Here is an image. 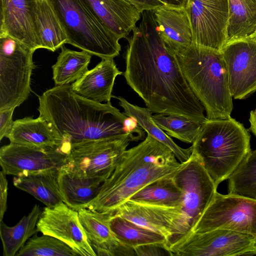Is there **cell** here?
Listing matches in <instances>:
<instances>
[{
    "label": "cell",
    "mask_w": 256,
    "mask_h": 256,
    "mask_svg": "<svg viewBox=\"0 0 256 256\" xmlns=\"http://www.w3.org/2000/svg\"><path fill=\"white\" fill-rule=\"evenodd\" d=\"M154 12L159 34L168 50L176 53L192 44L191 24L185 8L164 4Z\"/></svg>",
    "instance_id": "44dd1931"
},
{
    "label": "cell",
    "mask_w": 256,
    "mask_h": 256,
    "mask_svg": "<svg viewBox=\"0 0 256 256\" xmlns=\"http://www.w3.org/2000/svg\"><path fill=\"white\" fill-rule=\"evenodd\" d=\"M174 176L182 192V197L180 206L181 217L171 244L190 232L217 189L198 156L192 152L190 158L180 164Z\"/></svg>",
    "instance_id": "52a82bcc"
},
{
    "label": "cell",
    "mask_w": 256,
    "mask_h": 256,
    "mask_svg": "<svg viewBox=\"0 0 256 256\" xmlns=\"http://www.w3.org/2000/svg\"><path fill=\"white\" fill-rule=\"evenodd\" d=\"M6 174L2 170L0 174V221L2 220L4 216L7 208V198L8 184Z\"/></svg>",
    "instance_id": "8d00e7d4"
},
{
    "label": "cell",
    "mask_w": 256,
    "mask_h": 256,
    "mask_svg": "<svg viewBox=\"0 0 256 256\" xmlns=\"http://www.w3.org/2000/svg\"><path fill=\"white\" fill-rule=\"evenodd\" d=\"M36 0H0V38L10 37L35 52L41 48L36 26Z\"/></svg>",
    "instance_id": "2e32d148"
},
{
    "label": "cell",
    "mask_w": 256,
    "mask_h": 256,
    "mask_svg": "<svg viewBox=\"0 0 256 256\" xmlns=\"http://www.w3.org/2000/svg\"><path fill=\"white\" fill-rule=\"evenodd\" d=\"M59 168L22 174L14 176V185L28 192L46 206L63 202L58 184Z\"/></svg>",
    "instance_id": "cb8c5ba5"
},
{
    "label": "cell",
    "mask_w": 256,
    "mask_h": 256,
    "mask_svg": "<svg viewBox=\"0 0 256 256\" xmlns=\"http://www.w3.org/2000/svg\"><path fill=\"white\" fill-rule=\"evenodd\" d=\"M94 12L120 39L126 38L142 12L128 0H83Z\"/></svg>",
    "instance_id": "ffe728a7"
},
{
    "label": "cell",
    "mask_w": 256,
    "mask_h": 256,
    "mask_svg": "<svg viewBox=\"0 0 256 256\" xmlns=\"http://www.w3.org/2000/svg\"><path fill=\"white\" fill-rule=\"evenodd\" d=\"M80 222L96 256L136 255L134 250L122 245L112 231L106 214L87 208L78 210Z\"/></svg>",
    "instance_id": "ac0fdd59"
},
{
    "label": "cell",
    "mask_w": 256,
    "mask_h": 256,
    "mask_svg": "<svg viewBox=\"0 0 256 256\" xmlns=\"http://www.w3.org/2000/svg\"><path fill=\"white\" fill-rule=\"evenodd\" d=\"M220 52L232 98L248 97L256 91V42L251 39L232 42Z\"/></svg>",
    "instance_id": "4fadbf2b"
},
{
    "label": "cell",
    "mask_w": 256,
    "mask_h": 256,
    "mask_svg": "<svg viewBox=\"0 0 256 256\" xmlns=\"http://www.w3.org/2000/svg\"><path fill=\"white\" fill-rule=\"evenodd\" d=\"M192 44L221 50L226 44L228 0H186Z\"/></svg>",
    "instance_id": "7c38bea8"
},
{
    "label": "cell",
    "mask_w": 256,
    "mask_h": 256,
    "mask_svg": "<svg viewBox=\"0 0 256 256\" xmlns=\"http://www.w3.org/2000/svg\"><path fill=\"white\" fill-rule=\"evenodd\" d=\"M180 164L168 146L147 134L142 142L126 150L86 208L112 214L145 186L174 174Z\"/></svg>",
    "instance_id": "3957f363"
},
{
    "label": "cell",
    "mask_w": 256,
    "mask_h": 256,
    "mask_svg": "<svg viewBox=\"0 0 256 256\" xmlns=\"http://www.w3.org/2000/svg\"><path fill=\"white\" fill-rule=\"evenodd\" d=\"M16 256H79L68 245L50 235L35 236L21 248Z\"/></svg>",
    "instance_id": "836d02e7"
},
{
    "label": "cell",
    "mask_w": 256,
    "mask_h": 256,
    "mask_svg": "<svg viewBox=\"0 0 256 256\" xmlns=\"http://www.w3.org/2000/svg\"><path fill=\"white\" fill-rule=\"evenodd\" d=\"M104 182L99 178L78 176L63 166L58 170V184L62 201L74 210L86 208Z\"/></svg>",
    "instance_id": "603a6c76"
},
{
    "label": "cell",
    "mask_w": 256,
    "mask_h": 256,
    "mask_svg": "<svg viewBox=\"0 0 256 256\" xmlns=\"http://www.w3.org/2000/svg\"><path fill=\"white\" fill-rule=\"evenodd\" d=\"M175 54L189 86L204 107L206 118L230 117L232 97L221 52L192 44Z\"/></svg>",
    "instance_id": "277c9868"
},
{
    "label": "cell",
    "mask_w": 256,
    "mask_h": 256,
    "mask_svg": "<svg viewBox=\"0 0 256 256\" xmlns=\"http://www.w3.org/2000/svg\"><path fill=\"white\" fill-rule=\"evenodd\" d=\"M228 180V194L256 200V150L249 153Z\"/></svg>",
    "instance_id": "1f68e13d"
},
{
    "label": "cell",
    "mask_w": 256,
    "mask_h": 256,
    "mask_svg": "<svg viewBox=\"0 0 256 256\" xmlns=\"http://www.w3.org/2000/svg\"><path fill=\"white\" fill-rule=\"evenodd\" d=\"M250 138L244 125L231 117L207 118L191 146L218 187L252 151Z\"/></svg>",
    "instance_id": "5b68a950"
},
{
    "label": "cell",
    "mask_w": 256,
    "mask_h": 256,
    "mask_svg": "<svg viewBox=\"0 0 256 256\" xmlns=\"http://www.w3.org/2000/svg\"><path fill=\"white\" fill-rule=\"evenodd\" d=\"M249 121L250 122L249 130L256 136V108L250 112Z\"/></svg>",
    "instance_id": "ab89813d"
},
{
    "label": "cell",
    "mask_w": 256,
    "mask_h": 256,
    "mask_svg": "<svg viewBox=\"0 0 256 256\" xmlns=\"http://www.w3.org/2000/svg\"><path fill=\"white\" fill-rule=\"evenodd\" d=\"M120 71L114 59H102L94 68L71 84L78 94L94 101L110 102L114 81Z\"/></svg>",
    "instance_id": "7402d4cb"
},
{
    "label": "cell",
    "mask_w": 256,
    "mask_h": 256,
    "mask_svg": "<svg viewBox=\"0 0 256 256\" xmlns=\"http://www.w3.org/2000/svg\"><path fill=\"white\" fill-rule=\"evenodd\" d=\"M67 154L61 150L10 143L0 149V165L6 175L17 176L52 168H60Z\"/></svg>",
    "instance_id": "9a60e30c"
},
{
    "label": "cell",
    "mask_w": 256,
    "mask_h": 256,
    "mask_svg": "<svg viewBox=\"0 0 256 256\" xmlns=\"http://www.w3.org/2000/svg\"><path fill=\"white\" fill-rule=\"evenodd\" d=\"M112 97L117 98L119 105L123 108L124 114L135 119L147 134L168 146L174 153L178 160L182 163L188 160L192 153V146L183 148L176 144L170 137L154 122L152 112L149 108L132 104L121 96Z\"/></svg>",
    "instance_id": "83f0119b"
},
{
    "label": "cell",
    "mask_w": 256,
    "mask_h": 256,
    "mask_svg": "<svg viewBox=\"0 0 256 256\" xmlns=\"http://www.w3.org/2000/svg\"><path fill=\"white\" fill-rule=\"evenodd\" d=\"M34 52L10 37L0 38V110L15 109L28 98Z\"/></svg>",
    "instance_id": "ba28073f"
},
{
    "label": "cell",
    "mask_w": 256,
    "mask_h": 256,
    "mask_svg": "<svg viewBox=\"0 0 256 256\" xmlns=\"http://www.w3.org/2000/svg\"><path fill=\"white\" fill-rule=\"evenodd\" d=\"M126 132L132 141H138L145 138V131L134 118L127 116L124 121Z\"/></svg>",
    "instance_id": "e575fe53"
},
{
    "label": "cell",
    "mask_w": 256,
    "mask_h": 256,
    "mask_svg": "<svg viewBox=\"0 0 256 256\" xmlns=\"http://www.w3.org/2000/svg\"><path fill=\"white\" fill-rule=\"evenodd\" d=\"M174 174L145 186L129 200L158 206H180L182 192L174 178Z\"/></svg>",
    "instance_id": "f546056e"
},
{
    "label": "cell",
    "mask_w": 256,
    "mask_h": 256,
    "mask_svg": "<svg viewBox=\"0 0 256 256\" xmlns=\"http://www.w3.org/2000/svg\"><path fill=\"white\" fill-rule=\"evenodd\" d=\"M92 54L82 50L77 52L61 47V52L52 66V78L56 86L70 84L88 72Z\"/></svg>",
    "instance_id": "4dcf8cb0"
},
{
    "label": "cell",
    "mask_w": 256,
    "mask_h": 256,
    "mask_svg": "<svg viewBox=\"0 0 256 256\" xmlns=\"http://www.w3.org/2000/svg\"><path fill=\"white\" fill-rule=\"evenodd\" d=\"M36 230L42 234L62 240L79 256H96L80 222L78 210L64 202L44 208L37 222Z\"/></svg>",
    "instance_id": "5bb4252c"
},
{
    "label": "cell",
    "mask_w": 256,
    "mask_h": 256,
    "mask_svg": "<svg viewBox=\"0 0 256 256\" xmlns=\"http://www.w3.org/2000/svg\"><path fill=\"white\" fill-rule=\"evenodd\" d=\"M6 138L10 143L58 148L66 154L68 152V148L58 132L50 122L40 116L36 118L25 117L14 121Z\"/></svg>",
    "instance_id": "d6986e66"
},
{
    "label": "cell",
    "mask_w": 256,
    "mask_h": 256,
    "mask_svg": "<svg viewBox=\"0 0 256 256\" xmlns=\"http://www.w3.org/2000/svg\"><path fill=\"white\" fill-rule=\"evenodd\" d=\"M134 4L141 12L145 10H154L164 4L159 0H128Z\"/></svg>",
    "instance_id": "74e56055"
},
{
    "label": "cell",
    "mask_w": 256,
    "mask_h": 256,
    "mask_svg": "<svg viewBox=\"0 0 256 256\" xmlns=\"http://www.w3.org/2000/svg\"><path fill=\"white\" fill-rule=\"evenodd\" d=\"M164 5L174 8H185L186 0H159Z\"/></svg>",
    "instance_id": "f35d334b"
},
{
    "label": "cell",
    "mask_w": 256,
    "mask_h": 256,
    "mask_svg": "<svg viewBox=\"0 0 256 256\" xmlns=\"http://www.w3.org/2000/svg\"><path fill=\"white\" fill-rule=\"evenodd\" d=\"M250 39L256 42V33Z\"/></svg>",
    "instance_id": "60d3db41"
},
{
    "label": "cell",
    "mask_w": 256,
    "mask_h": 256,
    "mask_svg": "<svg viewBox=\"0 0 256 256\" xmlns=\"http://www.w3.org/2000/svg\"><path fill=\"white\" fill-rule=\"evenodd\" d=\"M42 213L40 205L35 204L30 212L13 226L0 222V235L4 256H14L26 242L36 232V224Z\"/></svg>",
    "instance_id": "f1b7e54d"
},
{
    "label": "cell",
    "mask_w": 256,
    "mask_h": 256,
    "mask_svg": "<svg viewBox=\"0 0 256 256\" xmlns=\"http://www.w3.org/2000/svg\"><path fill=\"white\" fill-rule=\"evenodd\" d=\"M62 22L68 44L102 59H114L120 40L83 0H49Z\"/></svg>",
    "instance_id": "8992f818"
},
{
    "label": "cell",
    "mask_w": 256,
    "mask_h": 256,
    "mask_svg": "<svg viewBox=\"0 0 256 256\" xmlns=\"http://www.w3.org/2000/svg\"><path fill=\"white\" fill-rule=\"evenodd\" d=\"M38 100L39 116L52 125L69 150L83 142L130 136L124 126L127 116L110 102L102 104L78 94L71 84L56 86Z\"/></svg>",
    "instance_id": "7a4b0ae2"
},
{
    "label": "cell",
    "mask_w": 256,
    "mask_h": 256,
    "mask_svg": "<svg viewBox=\"0 0 256 256\" xmlns=\"http://www.w3.org/2000/svg\"><path fill=\"white\" fill-rule=\"evenodd\" d=\"M130 142V137L126 136L72 146L62 166L78 176L105 181L115 170Z\"/></svg>",
    "instance_id": "30bf717a"
},
{
    "label": "cell",
    "mask_w": 256,
    "mask_h": 256,
    "mask_svg": "<svg viewBox=\"0 0 256 256\" xmlns=\"http://www.w3.org/2000/svg\"><path fill=\"white\" fill-rule=\"evenodd\" d=\"M112 214L163 235L169 248L178 228L181 209L180 206H158L128 200Z\"/></svg>",
    "instance_id": "e0dca14e"
},
{
    "label": "cell",
    "mask_w": 256,
    "mask_h": 256,
    "mask_svg": "<svg viewBox=\"0 0 256 256\" xmlns=\"http://www.w3.org/2000/svg\"><path fill=\"white\" fill-rule=\"evenodd\" d=\"M228 4L226 44L250 39L256 33V0H228Z\"/></svg>",
    "instance_id": "4316f807"
},
{
    "label": "cell",
    "mask_w": 256,
    "mask_h": 256,
    "mask_svg": "<svg viewBox=\"0 0 256 256\" xmlns=\"http://www.w3.org/2000/svg\"><path fill=\"white\" fill-rule=\"evenodd\" d=\"M152 118L155 123L170 136L184 142L192 144L202 123L181 115L156 114Z\"/></svg>",
    "instance_id": "d6a6232c"
},
{
    "label": "cell",
    "mask_w": 256,
    "mask_h": 256,
    "mask_svg": "<svg viewBox=\"0 0 256 256\" xmlns=\"http://www.w3.org/2000/svg\"><path fill=\"white\" fill-rule=\"evenodd\" d=\"M172 256H236L256 255V238L248 234L217 228L190 232L169 247Z\"/></svg>",
    "instance_id": "9c48e42d"
},
{
    "label": "cell",
    "mask_w": 256,
    "mask_h": 256,
    "mask_svg": "<svg viewBox=\"0 0 256 256\" xmlns=\"http://www.w3.org/2000/svg\"><path fill=\"white\" fill-rule=\"evenodd\" d=\"M106 215L112 231L122 245L134 250L140 246H154L168 252V241L163 235L114 214Z\"/></svg>",
    "instance_id": "d4e9b609"
},
{
    "label": "cell",
    "mask_w": 256,
    "mask_h": 256,
    "mask_svg": "<svg viewBox=\"0 0 256 256\" xmlns=\"http://www.w3.org/2000/svg\"><path fill=\"white\" fill-rule=\"evenodd\" d=\"M14 108L0 110V140L10 134L14 121L12 115Z\"/></svg>",
    "instance_id": "d590c367"
},
{
    "label": "cell",
    "mask_w": 256,
    "mask_h": 256,
    "mask_svg": "<svg viewBox=\"0 0 256 256\" xmlns=\"http://www.w3.org/2000/svg\"><path fill=\"white\" fill-rule=\"evenodd\" d=\"M34 18L41 48L54 52L68 44L64 28L49 0H36Z\"/></svg>",
    "instance_id": "484cf974"
},
{
    "label": "cell",
    "mask_w": 256,
    "mask_h": 256,
    "mask_svg": "<svg viewBox=\"0 0 256 256\" xmlns=\"http://www.w3.org/2000/svg\"><path fill=\"white\" fill-rule=\"evenodd\" d=\"M217 228L248 234L256 238V200L216 191L190 232Z\"/></svg>",
    "instance_id": "8fae6325"
},
{
    "label": "cell",
    "mask_w": 256,
    "mask_h": 256,
    "mask_svg": "<svg viewBox=\"0 0 256 256\" xmlns=\"http://www.w3.org/2000/svg\"><path fill=\"white\" fill-rule=\"evenodd\" d=\"M126 39L123 74L152 113L206 121L204 107L189 86L176 54L166 48L159 34L154 10L142 12L138 26Z\"/></svg>",
    "instance_id": "6da1fadb"
}]
</instances>
